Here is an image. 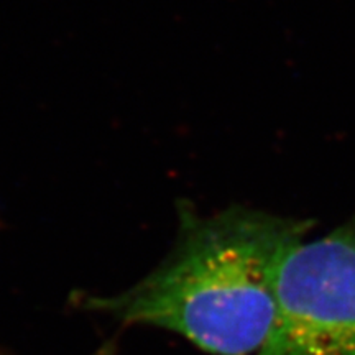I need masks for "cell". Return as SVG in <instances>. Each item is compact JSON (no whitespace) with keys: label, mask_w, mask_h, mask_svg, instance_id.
<instances>
[{"label":"cell","mask_w":355,"mask_h":355,"mask_svg":"<svg viewBox=\"0 0 355 355\" xmlns=\"http://www.w3.org/2000/svg\"><path fill=\"white\" fill-rule=\"evenodd\" d=\"M309 219L234 207L184 225L170 259L91 309L183 336L211 355H255L272 329L282 263Z\"/></svg>","instance_id":"6da1fadb"},{"label":"cell","mask_w":355,"mask_h":355,"mask_svg":"<svg viewBox=\"0 0 355 355\" xmlns=\"http://www.w3.org/2000/svg\"><path fill=\"white\" fill-rule=\"evenodd\" d=\"M255 355H355V212L288 252L272 329Z\"/></svg>","instance_id":"7a4b0ae2"}]
</instances>
